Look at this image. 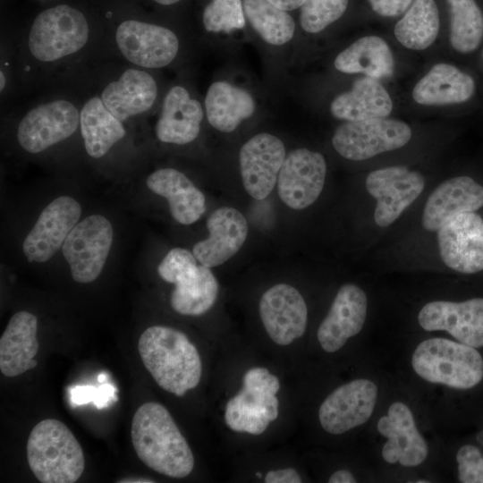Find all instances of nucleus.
<instances>
[{
  "mask_svg": "<svg viewBox=\"0 0 483 483\" xmlns=\"http://www.w3.org/2000/svg\"><path fill=\"white\" fill-rule=\"evenodd\" d=\"M334 65L343 73H362L379 80L393 75L394 61L390 47L382 38L366 36L343 49Z\"/></svg>",
  "mask_w": 483,
  "mask_h": 483,
  "instance_id": "29",
  "label": "nucleus"
},
{
  "mask_svg": "<svg viewBox=\"0 0 483 483\" xmlns=\"http://www.w3.org/2000/svg\"><path fill=\"white\" fill-rule=\"evenodd\" d=\"M365 185L377 200L376 224L386 227L420 195L425 180L419 172L397 165L372 171L368 174Z\"/></svg>",
  "mask_w": 483,
  "mask_h": 483,
  "instance_id": "9",
  "label": "nucleus"
},
{
  "mask_svg": "<svg viewBox=\"0 0 483 483\" xmlns=\"http://www.w3.org/2000/svg\"><path fill=\"white\" fill-rule=\"evenodd\" d=\"M193 253L182 248L168 251L157 267L159 276L165 282L175 284L198 267Z\"/></svg>",
  "mask_w": 483,
  "mask_h": 483,
  "instance_id": "38",
  "label": "nucleus"
},
{
  "mask_svg": "<svg viewBox=\"0 0 483 483\" xmlns=\"http://www.w3.org/2000/svg\"><path fill=\"white\" fill-rule=\"evenodd\" d=\"M348 0H306L301 5L300 21L308 33H318L343 16Z\"/></svg>",
  "mask_w": 483,
  "mask_h": 483,
  "instance_id": "36",
  "label": "nucleus"
},
{
  "mask_svg": "<svg viewBox=\"0 0 483 483\" xmlns=\"http://www.w3.org/2000/svg\"><path fill=\"white\" fill-rule=\"evenodd\" d=\"M458 478L462 483H483V456L472 445L462 446L456 454Z\"/></svg>",
  "mask_w": 483,
  "mask_h": 483,
  "instance_id": "39",
  "label": "nucleus"
},
{
  "mask_svg": "<svg viewBox=\"0 0 483 483\" xmlns=\"http://www.w3.org/2000/svg\"><path fill=\"white\" fill-rule=\"evenodd\" d=\"M259 315L267 335L279 345H288L305 333L307 306L299 291L290 284H278L265 292Z\"/></svg>",
  "mask_w": 483,
  "mask_h": 483,
  "instance_id": "17",
  "label": "nucleus"
},
{
  "mask_svg": "<svg viewBox=\"0 0 483 483\" xmlns=\"http://www.w3.org/2000/svg\"><path fill=\"white\" fill-rule=\"evenodd\" d=\"M482 57H483V51H482Z\"/></svg>",
  "mask_w": 483,
  "mask_h": 483,
  "instance_id": "49",
  "label": "nucleus"
},
{
  "mask_svg": "<svg viewBox=\"0 0 483 483\" xmlns=\"http://www.w3.org/2000/svg\"><path fill=\"white\" fill-rule=\"evenodd\" d=\"M26 452L30 470L42 483H73L84 470L80 443L57 419L41 420L32 428Z\"/></svg>",
  "mask_w": 483,
  "mask_h": 483,
  "instance_id": "3",
  "label": "nucleus"
},
{
  "mask_svg": "<svg viewBox=\"0 0 483 483\" xmlns=\"http://www.w3.org/2000/svg\"><path fill=\"white\" fill-rule=\"evenodd\" d=\"M418 320L427 331L445 330L462 343L483 346V298L428 302L420 309Z\"/></svg>",
  "mask_w": 483,
  "mask_h": 483,
  "instance_id": "18",
  "label": "nucleus"
},
{
  "mask_svg": "<svg viewBox=\"0 0 483 483\" xmlns=\"http://www.w3.org/2000/svg\"><path fill=\"white\" fill-rule=\"evenodd\" d=\"M113 227L107 218L94 214L85 217L66 237L62 252L72 279L87 284L101 274L113 243Z\"/></svg>",
  "mask_w": 483,
  "mask_h": 483,
  "instance_id": "8",
  "label": "nucleus"
},
{
  "mask_svg": "<svg viewBox=\"0 0 483 483\" xmlns=\"http://www.w3.org/2000/svg\"><path fill=\"white\" fill-rule=\"evenodd\" d=\"M378 432L387 438L382 448L383 459L404 467H415L427 458L428 448L419 432L411 409L402 402H393L387 414L377 422Z\"/></svg>",
  "mask_w": 483,
  "mask_h": 483,
  "instance_id": "19",
  "label": "nucleus"
},
{
  "mask_svg": "<svg viewBox=\"0 0 483 483\" xmlns=\"http://www.w3.org/2000/svg\"><path fill=\"white\" fill-rule=\"evenodd\" d=\"M80 126L89 156L99 158L122 138L126 131L104 105L101 97H93L83 106L80 114Z\"/></svg>",
  "mask_w": 483,
  "mask_h": 483,
  "instance_id": "31",
  "label": "nucleus"
},
{
  "mask_svg": "<svg viewBox=\"0 0 483 483\" xmlns=\"http://www.w3.org/2000/svg\"><path fill=\"white\" fill-rule=\"evenodd\" d=\"M80 123V114L69 101L55 100L40 105L21 119L17 140L29 153L36 154L67 139Z\"/></svg>",
  "mask_w": 483,
  "mask_h": 483,
  "instance_id": "14",
  "label": "nucleus"
},
{
  "mask_svg": "<svg viewBox=\"0 0 483 483\" xmlns=\"http://www.w3.org/2000/svg\"><path fill=\"white\" fill-rule=\"evenodd\" d=\"M241 0H212L204 9L203 24L210 32H230L245 26Z\"/></svg>",
  "mask_w": 483,
  "mask_h": 483,
  "instance_id": "37",
  "label": "nucleus"
},
{
  "mask_svg": "<svg viewBox=\"0 0 483 483\" xmlns=\"http://www.w3.org/2000/svg\"><path fill=\"white\" fill-rule=\"evenodd\" d=\"M278 378L265 368H252L243 377L242 389L231 398L225 424L233 431L260 435L278 416Z\"/></svg>",
  "mask_w": 483,
  "mask_h": 483,
  "instance_id": "5",
  "label": "nucleus"
},
{
  "mask_svg": "<svg viewBox=\"0 0 483 483\" xmlns=\"http://www.w3.org/2000/svg\"><path fill=\"white\" fill-rule=\"evenodd\" d=\"M205 107L210 125L229 133L253 114L256 106L245 89L226 81H216L208 89Z\"/></svg>",
  "mask_w": 483,
  "mask_h": 483,
  "instance_id": "30",
  "label": "nucleus"
},
{
  "mask_svg": "<svg viewBox=\"0 0 483 483\" xmlns=\"http://www.w3.org/2000/svg\"><path fill=\"white\" fill-rule=\"evenodd\" d=\"M428 480H419L417 481V483H428Z\"/></svg>",
  "mask_w": 483,
  "mask_h": 483,
  "instance_id": "47",
  "label": "nucleus"
},
{
  "mask_svg": "<svg viewBox=\"0 0 483 483\" xmlns=\"http://www.w3.org/2000/svg\"><path fill=\"white\" fill-rule=\"evenodd\" d=\"M411 138L406 123L383 117L343 123L335 130L332 144L343 157L362 161L400 148Z\"/></svg>",
  "mask_w": 483,
  "mask_h": 483,
  "instance_id": "7",
  "label": "nucleus"
},
{
  "mask_svg": "<svg viewBox=\"0 0 483 483\" xmlns=\"http://www.w3.org/2000/svg\"><path fill=\"white\" fill-rule=\"evenodd\" d=\"M242 4L250 25L266 42L280 46L292 38L295 23L286 11L267 0H243Z\"/></svg>",
  "mask_w": 483,
  "mask_h": 483,
  "instance_id": "34",
  "label": "nucleus"
},
{
  "mask_svg": "<svg viewBox=\"0 0 483 483\" xmlns=\"http://www.w3.org/2000/svg\"><path fill=\"white\" fill-rule=\"evenodd\" d=\"M89 32L87 20L79 10L60 4L36 17L29 35V48L39 61H55L81 49Z\"/></svg>",
  "mask_w": 483,
  "mask_h": 483,
  "instance_id": "6",
  "label": "nucleus"
},
{
  "mask_svg": "<svg viewBox=\"0 0 483 483\" xmlns=\"http://www.w3.org/2000/svg\"><path fill=\"white\" fill-rule=\"evenodd\" d=\"M275 7L283 11H292L301 7L306 0H267Z\"/></svg>",
  "mask_w": 483,
  "mask_h": 483,
  "instance_id": "43",
  "label": "nucleus"
},
{
  "mask_svg": "<svg viewBox=\"0 0 483 483\" xmlns=\"http://www.w3.org/2000/svg\"><path fill=\"white\" fill-rule=\"evenodd\" d=\"M377 399L374 382L359 378L342 385L321 403L318 419L323 429L340 435L364 424L372 415Z\"/></svg>",
  "mask_w": 483,
  "mask_h": 483,
  "instance_id": "13",
  "label": "nucleus"
},
{
  "mask_svg": "<svg viewBox=\"0 0 483 483\" xmlns=\"http://www.w3.org/2000/svg\"><path fill=\"white\" fill-rule=\"evenodd\" d=\"M301 478L292 468L270 470L265 476L266 483H301Z\"/></svg>",
  "mask_w": 483,
  "mask_h": 483,
  "instance_id": "41",
  "label": "nucleus"
},
{
  "mask_svg": "<svg viewBox=\"0 0 483 483\" xmlns=\"http://www.w3.org/2000/svg\"><path fill=\"white\" fill-rule=\"evenodd\" d=\"M365 292L352 284L340 287L331 308L318 329V340L326 352L340 350L360 332L367 315Z\"/></svg>",
  "mask_w": 483,
  "mask_h": 483,
  "instance_id": "20",
  "label": "nucleus"
},
{
  "mask_svg": "<svg viewBox=\"0 0 483 483\" xmlns=\"http://www.w3.org/2000/svg\"><path fill=\"white\" fill-rule=\"evenodd\" d=\"M203 119L200 103L186 89L173 87L166 94L156 124L157 139L165 143L183 145L199 135Z\"/></svg>",
  "mask_w": 483,
  "mask_h": 483,
  "instance_id": "24",
  "label": "nucleus"
},
{
  "mask_svg": "<svg viewBox=\"0 0 483 483\" xmlns=\"http://www.w3.org/2000/svg\"><path fill=\"white\" fill-rule=\"evenodd\" d=\"M154 1L160 4L169 5V4H175L179 2L180 0H154Z\"/></svg>",
  "mask_w": 483,
  "mask_h": 483,
  "instance_id": "44",
  "label": "nucleus"
},
{
  "mask_svg": "<svg viewBox=\"0 0 483 483\" xmlns=\"http://www.w3.org/2000/svg\"><path fill=\"white\" fill-rule=\"evenodd\" d=\"M393 110V101L378 80L361 77L356 80L349 91L334 98L331 114L347 122L388 116Z\"/></svg>",
  "mask_w": 483,
  "mask_h": 483,
  "instance_id": "28",
  "label": "nucleus"
},
{
  "mask_svg": "<svg viewBox=\"0 0 483 483\" xmlns=\"http://www.w3.org/2000/svg\"><path fill=\"white\" fill-rule=\"evenodd\" d=\"M256 476L258 477V478H261L262 474L260 472H256Z\"/></svg>",
  "mask_w": 483,
  "mask_h": 483,
  "instance_id": "48",
  "label": "nucleus"
},
{
  "mask_svg": "<svg viewBox=\"0 0 483 483\" xmlns=\"http://www.w3.org/2000/svg\"><path fill=\"white\" fill-rule=\"evenodd\" d=\"M0 78H1V81H0V89L3 90L4 89V87L5 85V78H4V75L3 73V72L1 71L0 72Z\"/></svg>",
  "mask_w": 483,
  "mask_h": 483,
  "instance_id": "45",
  "label": "nucleus"
},
{
  "mask_svg": "<svg viewBox=\"0 0 483 483\" xmlns=\"http://www.w3.org/2000/svg\"><path fill=\"white\" fill-rule=\"evenodd\" d=\"M38 318L28 311H19L9 320L0 338V369L8 377L19 376L38 365Z\"/></svg>",
  "mask_w": 483,
  "mask_h": 483,
  "instance_id": "23",
  "label": "nucleus"
},
{
  "mask_svg": "<svg viewBox=\"0 0 483 483\" xmlns=\"http://www.w3.org/2000/svg\"><path fill=\"white\" fill-rule=\"evenodd\" d=\"M131 436L137 456L153 470L177 479L192 471V452L171 414L160 403L149 402L138 408Z\"/></svg>",
  "mask_w": 483,
  "mask_h": 483,
  "instance_id": "1",
  "label": "nucleus"
},
{
  "mask_svg": "<svg viewBox=\"0 0 483 483\" xmlns=\"http://www.w3.org/2000/svg\"><path fill=\"white\" fill-rule=\"evenodd\" d=\"M115 38L118 48L127 60L146 68L169 64L179 49L178 38L172 30L133 20L118 26Z\"/></svg>",
  "mask_w": 483,
  "mask_h": 483,
  "instance_id": "15",
  "label": "nucleus"
},
{
  "mask_svg": "<svg viewBox=\"0 0 483 483\" xmlns=\"http://www.w3.org/2000/svg\"><path fill=\"white\" fill-rule=\"evenodd\" d=\"M439 13L435 0H414L394 26L396 39L406 48L424 50L436 40Z\"/></svg>",
  "mask_w": 483,
  "mask_h": 483,
  "instance_id": "33",
  "label": "nucleus"
},
{
  "mask_svg": "<svg viewBox=\"0 0 483 483\" xmlns=\"http://www.w3.org/2000/svg\"><path fill=\"white\" fill-rule=\"evenodd\" d=\"M329 483H354L356 479L351 471L339 470L334 472L328 479Z\"/></svg>",
  "mask_w": 483,
  "mask_h": 483,
  "instance_id": "42",
  "label": "nucleus"
},
{
  "mask_svg": "<svg viewBox=\"0 0 483 483\" xmlns=\"http://www.w3.org/2000/svg\"><path fill=\"white\" fill-rule=\"evenodd\" d=\"M441 258L463 274L483 270V219L473 212L451 216L437 231Z\"/></svg>",
  "mask_w": 483,
  "mask_h": 483,
  "instance_id": "11",
  "label": "nucleus"
},
{
  "mask_svg": "<svg viewBox=\"0 0 483 483\" xmlns=\"http://www.w3.org/2000/svg\"><path fill=\"white\" fill-rule=\"evenodd\" d=\"M81 215L80 203L70 196L52 200L40 213L27 234L22 250L29 262L44 263L62 246Z\"/></svg>",
  "mask_w": 483,
  "mask_h": 483,
  "instance_id": "10",
  "label": "nucleus"
},
{
  "mask_svg": "<svg viewBox=\"0 0 483 483\" xmlns=\"http://www.w3.org/2000/svg\"><path fill=\"white\" fill-rule=\"evenodd\" d=\"M483 206V186L469 176H457L439 184L426 201L422 225L437 231L451 216L474 212Z\"/></svg>",
  "mask_w": 483,
  "mask_h": 483,
  "instance_id": "22",
  "label": "nucleus"
},
{
  "mask_svg": "<svg viewBox=\"0 0 483 483\" xmlns=\"http://www.w3.org/2000/svg\"><path fill=\"white\" fill-rule=\"evenodd\" d=\"M450 13L449 39L454 50L470 53L483 38V13L475 0H446Z\"/></svg>",
  "mask_w": 483,
  "mask_h": 483,
  "instance_id": "35",
  "label": "nucleus"
},
{
  "mask_svg": "<svg viewBox=\"0 0 483 483\" xmlns=\"http://www.w3.org/2000/svg\"><path fill=\"white\" fill-rule=\"evenodd\" d=\"M475 81L456 66L440 63L434 65L414 86L412 97L422 106H445L469 100Z\"/></svg>",
  "mask_w": 483,
  "mask_h": 483,
  "instance_id": "27",
  "label": "nucleus"
},
{
  "mask_svg": "<svg viewBox=\"0 0 483 483\" xmlns=\"http://www.w3.org/2000/svg\"><path fill=\"white\" fill-rule=\"evenodd\" d=\"M139 353L145 368L164 390L183 396L201 378L197 348L182 332L164 326L147 328L140 336Z\"/></svg>",
  "mask_w": 483,
  "mask_h": 483,
  "instance_id": "2",
  "label": "nucleus"
},
{
  "mask_svg": "<svg viewBox=\"0 0 483 483\" xmlns=\"http://www.w3.org/2000/svg\"><path fill=\"white\" fill-rule=\"evenodd\" d=\"M285 157L283 141L269 133H258L242 145L239 154L242 180L253 199L260 200L271 193Z\"/></svg>",
  "mask_w": 483,
  "mask_h": 483,
  "instance_id": "16",
  "label": "nucleus"
},
{
  "mask_svg": "<svg viewBox=\"0 0 483 483\" xmlns=\"http://www.w3.org/2000/svg\"><path fill=\"white\" fill-rule=\"evenodd\" d=\"M372 10L384 17H395L403 13L412 0H368Z\"/></svg>",
  "mask_w": 483,
  "mask_h": 483,
  "instance_id": "40",
  "label": "nucleus"
},
{
  "mask_svg": "<svg viewBox=\"0 0 483 483\" xmlns=\"http://www.w3.org/2000/svg\"><path fill=\"white\" fill-rule=\"evenodd\" d=\"M174 285L170 296L171 307L187 316H199L210 309L219 290L217 280L209 267L201 264Z\"/></svg>",
  "mask_w": 483,
  "mask_h": 483,
  "instance_id": "32",
  "label": "nucleus"
},
{
  "mask_svg": "<svg viewBox=\"0 0 483 483\" xmlns=\"http://www.w3.org/2000/svg\"><path fill=\"white\" fill-rule=\"evenodd\" d=\"M209 236L198 242L192 249L198 262L207 267L222 265L243 245L248 235V223L237 209L222 207L207 220Z\"/></svg>",
  "mask_w": 483,
  "mask_h": 483,
  "instance_id": "21",
  "label": "nucleus"
},
{
  "mask_svg": "<svg viewBox=\"0 0 483 483\" xmlns=\"http://www.w3.org/2000/svg\"><path fill=\"white\" fill-rule=\"evenodd\" d=\"M120 482H154L153 480H148L146 479H142V480H134V479H131V480H128V479H125V480H123V481H120Z\"/></svg>",
  "mask_w": 483,
  "mask_h": 483,
  "instance_id": "46",
  "label": "nucleus"
},
{
  "mask_svg": "<svg viewBox=\"0 0 483 483\" xmlns=\"http://www.w3.org/2000/svg\"><path fill=\"white\" fill-rule=\"evenodd\" d=\"M157 95L155 80L148 72L128 69L118 80L110 82L102 91L105 106L122 123L148 111Z\"/></svg>",
  "mask_w": 483,
  "mask_h": 483,
  "instance_id": "26",
  "label": "nucleus"
},
{
  "mask_svg": "<svg viewBox=\"0 0 483 483\" xmlns=\"http://www.w3.org/2000/svg\"><path fill=\"white\" fill-rule=\"evenodd\" d=\"M146 184L152 192L166 199L173 218L182 225L195 223L206 211L203 193L176 169H158L148 176Z\"/></svg>",
  "mask_w": 483,
  "mask_h": 483,
  "instance_id": "25",
  "label": "nucleus"
},
{
  "mask_svg": "<svg viewBox=\"0 0 483 483\" xmlns=\"http://www.w3.org/2000/svg\"><path fill=\"white\" fill-rule=\"evenodd\" d=\"M326 163L322 154L301 148L291 151L277 178L280 199L296 210L312 205L325 183Z\"/></svg>",
  "mask_w": 483,
  "mask_h": 483,
  "instance_id": "12",
  "label": "nucleus"
},
{
  "mask_svg": "<svg viewBox=\"0 0 483 483\" xmlns=\"http://www.w3.org/2000/svg\"><path fill=\"white\" fill-rule=\"evenodd\" d=\"M411 365L426 381L456 389H469L483 378V359L470 345L445 338H430L416 347Z\"/></svg>",
  "mask_w": 483,
  "mask_h": 483,
  "instance_id": "4",
  "label": "nucleus"
}]
</instances>
